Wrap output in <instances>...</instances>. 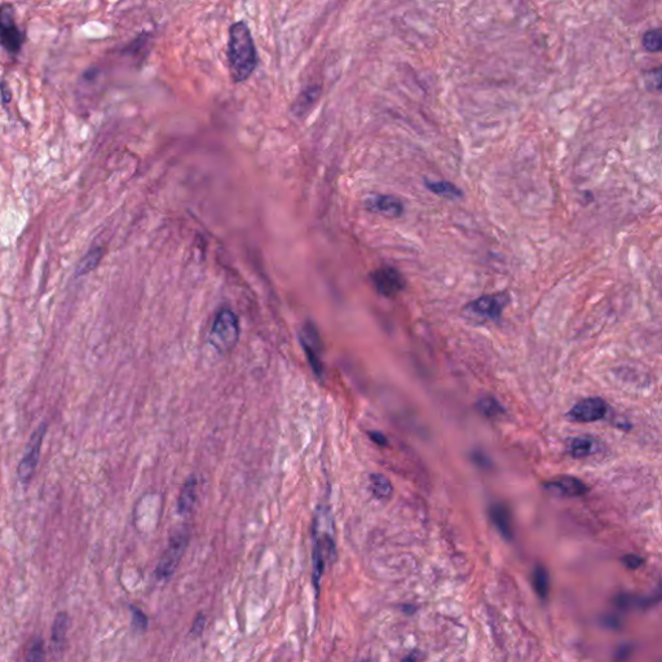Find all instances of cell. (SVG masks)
I'll return each instance as SVG.
<instances>
[{
	"instance_id": "6da1fadb",
	"label": "cell",
	"mask_w": 662,
	"mask_h": 662,
	"mask_svg": "<svg viewBox=\"0 0 662 662\" xmlns=\"http://www.w3.org/2000/svg\"><path fill=\"white\" fill-rule=\"evenodd\" d=\"M228 65L234 83L246 82L258 66V52L245 21L234 22L229 28Z\"/></svg>"
},
{
	"instance_id": "7a4b0ae2",
	"label": "cell",
	"mask_w": 662,
	"mask_h": 662,
	"mask_svg": "<svg viewBox=\"0 0 662 662\" xmlns=\"http://www.w3.org/2000/svg\"><path fill=\"white\" fill-rule=\"evenodd\" d=\"M239 339V322L234 312L222 310L216 315L210 331V343L220 353L232 351Z\"/></svg>"
},
{
	"instance_id": "3957f363",
	"label": "cell",
	"mask_w": 662,
	"mask_h": 662,
	"mask_svg": "<svg viewBox=\"0 0 662 662\" xmlns=\"http://www.w3.org/2000/svg\"><path fill=\"white\" fill-rule=\"evenodd\" d=\"M25 38V33L16 22L13 4L8 1L0 3V45L9 55L17 56L21 53Z\"/></svg>"
},
{
	"instance_id": "277c9868",
	"label": "cell",
	"mask_w": 662,
	"mask_h": 662,
	"mask_svg": "<svg viewBox=\"0 0 662 662\" xmlns=\"http://www.w3.org/2000/svg\"><path fill=\"white\" fill-rule=\"evenodd\" d=\"M188 541H189V534L184 531L178 533L171 538L170 546L166 550L165 555L162 556L157 570H156V575L159 581H167L175 573L183 555L185 553Z\"/></svg>"
},
{
	"instance_id": "5b68a950",
	"label": "cell",
	"mask_w": 662,
	"mask_h": 662,
	"mask_svg": "<svg viewBox=\"0 0 662 662\" xmlns=\"http://www.w3.org/2000/svg\"><path fill=\"white\" fill-rule=\"evenodd\" d=\"M45 431H47V425L43 423V425H39L38 430L31 435L25 455L20 462L18 467H17V476H18L20 482H23V484H28L36 474Z\"/></svg>"
},
{
	"instance_id": "8992f818",
	"label": "cell",
	"mask_w": 662,
	"mask_h": 662,
	"mask_svg": "<svg viewBox=\"0 0 662 662\" xmlns=\"http://www.w3.org/2000/svg\"><path fill=\"white\" fill-rule=\"evenodd\" d=\"M607 403L600 397H590L577 403L568 413L570 420L577 423H591L604 418Z\"/></svg>"
},
{
	"instance_id": "52a82bcc",
	"label": "cell",
	"mask_w": 662,
	"mask_h": 662,
	"mask_svg": "<svg viewBox=\"0 0 662 662\" xmlns=\"http://www.w3.org/2000/svg\"><path fill=\"white\" fill-rule=\"evenodd\" d=\"M375 288L381 295L396 296L405 286L403 274L392 266H381L371 274Z\"/></svg>"
},
{
	"instance_id": "ba28073f",
	"label": "cell",
	"mask_w": 662,
	"mask_h": 662,
	"mask_svg": "<svg viewBox=\"0 0 662 662\" xmlns=\"http://www.w3.org/2000/svg\"><path fill=\"white\" fill-rule=\"evenodd\" d=\"M507 298L504 295H485L468 304L467 310L485 320H496L502 315Z\"/></svg>"
},
{
	"instance_id": "9c48e42d",
	"label": "cell",
	"mask_w": 662,
	"mask_h": 662,
	"mask_svg": "<svg viewBox=\"0 0 662 662\" xmlns=\"http://www.w3.org/2000/svg\"><path fill=\"white\" fill-rule=\"evenodd\" d=\"M300 339H302L304 351L307 352L308 360H310V365L313 367L315 373L321 375V373H322V364L320 360L321 340H320V335L317 332L316 327L313 325H304L302 332H300Z\"/></svg>"
},
{
	"instance_id": "30bf717a",
	"label": "cell",
	"mask_w": 662,
	"mask_h": 662,
	"mask_svg": "<svg viewBox=\"0 0 662 662\" xmlns=\"http://www.w3.org/2000/svg\"><path fill=\"white\" fill-rule=\"evenodd\" d=\"M367 207L371 212L387 217H397L403 211V203L392 195H374L367 200Z\"/></svg>"
},
{
	"instance_id": "8fae6325",
	"label": "cell",
	"mask_w": 662,
	"mask_h": 662,
	"mask_svg": "<svg viewBox=\"0 0 662 662\" xmlns=\"http://www.w3.org/2000/svg\"><path fill=\"white\" fill-rule=\"evenodd\" d=\"M546 489L559 496H569V498L583 496L587 492L586 485L580 479H576L573 476H564V477L556 479L554 482H547Z\"/></svg>"
},
{
	"instance_id": "7c38bea8",
	"label": "cell",
	"mask_w": 662,
	"mask_h": 662,
	"mask_svg": "<svg viewBox=\"0 0 662 662\" xmlns=\"http://www.w3.org/2000/svg\"><path fill=\"white\" fill-rule=\"evenodd\" d=\"M490 519L506 540L514 538V521L509 507L506 504H496L490 507Z\"/></svg>"
},
{
	"instance_id": "4fadbf2b",
	"label": "cell",
	"mask_w": 662,
	"mask_h": 662,
	"mask_svg": "<svg viewBox=\"0 0 662 662\" xmlns=\"http://www.w3.org/2000/svg\"><path fill=\"white\" fill-rule=\"evenodd\" d=\"M321 94V87L310 86L307 87L299 97L296 99L294 105H293V113L296 116H303L308 110H310L315 104H316L318 97Z\"/></svg>"
},
{
	"instance_id": "5bb4252c",
	"label": "cell",
	"mask_w": 662,
	"mask_h": 662,
	"mask_svg": "<svg viewBox=\"0 0 662 662\" xmlns=\"http://www.w3.org/2000/svg\"><path fill=\"white\" fill-rule=\"evenodd\" d=\"M195 496H197V482H195V477H190L185 482V485L183 487L180 496H179L178 507H179V511L181 514H188V512L192 511V509L195 506Z\"/></svg>"
},
{
	"instance_id": "9a60e30c",
	"label": "cell",
	"mask_w": 662,
	"mask_h": 662,
	"mask_svg": "<svg viewBox=\"0 0 662 662\" xmlns=\"http://www.w3.org/2000/svg\"><path fill=\"white\" fill-rule=\"evenodd\" d=\"M370 490L378 499H386L392 494V484L386 476L374 474L370 476Z\"/></svg>"
},
{
	"instance_id": "2e32d148",
	"label": "cell",
	"mask_w": 662,
	"mask_h": 662,
	"mask_svg": "<svg viewBox=\"0 0 662 662\" xmlns=\"http://www.w3.org/2000/svg\"><path fill=\"white\" fill-rule=\"evenodd\" d=\"M533 583H534L537 594L542 599H546L548 592H550V576H548V572H547L545 567H542V565L536 567L534 573H533Z\"/></svg>"
},
{
	"instance_id": "e0dca14e",
	"label": "cell",
	"mask_w": 662,
	"mask_h": 662,
	"mask_svg": "<svg viewBox=\"0 0 662 662\" xmlns=\"http://www.w3.org/2000/svg\"><path fill=\"white\" fill-rule=\"evenodd\" d=\"M101 258H102V250L99 249V247H92V249L83 256V259L80 260L78 268H77V273H89V272L94 271V268L97 266V264L100 263Z\"/></svg>"
},
{
	"instance_id": "ac0fdd59",
	"label": "cell",
	"mask_w": 662,
	"mask_h": 662,
	"mask_svg": "<svg viewBox=\"0 0 662 662\" xmlns=\"http://www.w3.org/2000/svg\"><path fill=\"white\" fill-rule=\"evenodd\" d=\"M592 450V441L587 438H575L569 440L568 453L575 458L587 457Z\"/></svg>"
},
{
	"instance_id": "d6986e66",
	"label": "cell",
	"mask_w": 662,
	"mask_h": 662,
	"mask_svg": "<svg viewBox=\"0 0 662 662\" xmlns=\"http://www.w3.org/2000/svg\"><path fill=\"white\" fill-rule=\"evenodd\" d=\"M427 187L432 193L441 195V197H447V198H457L462 195L461 190L449 181H432V183H427Z\"/></svg>"
},
{
	"instance_id": "ffe728a7",
	"label": "cell",
	"mask_w": 662,
	"mask_h": 662,
	"mask_svg": "<svg viewBox=\"0 0 662 662\" xmlns=\"http://www.w3.org/2000/svg\"><path fill=\"white\" fill-rule=\"evenodd\" d=\"M69 626V617L66 613H58L52 625V641L61 643L65 639L66 631Z\"/></svg>"
},
{
	"instance_id": "44dd1931",
	"label": "cell",
	"mask_w": 662,
	"mask_h": 662,
	"mask_svg": "<svg viewBox=\"0 0 662 662\" xmlns=\"http://www.w3.org/2000/svg\"><path fill=\"white\" fill-rule=\"evenodd\" d=\"M477 408L487 417H496V416L504 413V408L501 406V403H498L496 398H493V397H484V398H482L477 403Z\"/></svg>"
},
{
	"instance_id": "7402d4cb",
	"label": "cell",
	"mask_w": 662,
	"mask_h": 662,
	"mask_svg": "<svg viewBox=\"0 0 662 662\" xmlns=\"http://www.w3.org/2000/svg\"><path fill=\"white\" fill-rule=\"evenodd\" d=\"M661 45L662 36L660 30H649L643 36V47L648 52L657 53L661 50Z\"/></svg>"
},
{
	"instance_id": "603a6c76",
	"label": "cell",
	"mask_w": 662,
	"mask_h": 662,
	"mask_svg": "<svg viewBox=\"0 0 662 662\" xmlns=\"http://www.w3.org/2000/svg\"><path fill=\"white\" fill-rule=\"evenodd\" d=\"M644 82H646V85H647L649 89L660 91V88H661V69H655V70L646 72Z\"/></svg>"
},
{
	"instance_id": "cb8c5ba5",
	"label": "cell",
	"mask_w": 662,
	"mask_h": 662,
	"mask_svg": "<svg viewBox=\"0 0 662 662\" xmlns=\"http://www.w3.org/2000/svg\"><path fill=\"white\" fill-rule=\"evenodd\" d=\"M44 646L42 639H36L30 647L26 660L28 661H42L44 660Z\"/></svg>"
},
{
	"instance_id": "d4e9b609",
	"label": "cell",
	"mask_w": 662,
	"mask_h": 662,
	"mask_svg": "<svg viewBox=\"0 0 662 662\" xmlns=\"http://www.w3.org/2000/svg\"><path fill=\"white\" fill-rule=\"evenodd\" d=\"M132 614H134V625L140 630H145L148 627V619L144 613L137 608H132Z\"/></svg>"
},
{
	"instance_id": "484cf974",
	"label": "cell",
	"mask_w": 662,
	"mask_h": 662,
	"mask_svg": "<svg viewBox=\"0 0 662 662\" xmlns=\"http://www.w3.org/2000/svg\"><path fill=\"white\" fill-rule=\"evenodd\" d=\"M624 563L629 569H636L641 567L643 564V558L638 556V555H627L624 559Z\"/></svg>"
},
{
	"instance_id": "4316f807",
	"label": "cell",
	"mask_w": 662,
	"mask_h": 662,
	"mask_svg": "<svg viewBox=\"0 0 662 662\" xmlns=\"http://www.w3.org/2000/svg\"><path fill=\"white\" fill-rule=\"evenodd\" d=\"M0 94H1V100L4 104H7L12 99V94H11V89H9V86L7 85V82L3 80L0 82Z\"/></svg>"
},
{
	"instance_id": "83f0119b",
	"label": "cell",
	"mask_w": 662,
	"mask_h": 662,
	"mask_svg": "<svg viewBox=\"0 0 662 662\" xmlns=\"http://www.w3.org/2000/svg\"><path fill=\"white\" fill-rule=\"evenodd\" d=\"M370 438L374 441L375 444L381 445V447H386L387 445V439L384 435H381V432H370Z\"/></svg>"
},
{
	"instance_id": "f1b7e54d",
	"label": "cell",
	"mask_w": 662,
	"mask_h": 662,
	"mask_svg": "<svg viewBox=\"0 0 662 662\" xmlns=\"http://www.w3.org/2000/svg\"><path fill=\"white\" fill-rule=\"evenodd\" d=\"M203 625H205V619H203V617H200V619H195V625H193V627H192V633L201 634L202 630H203Z\"/></svg>"
}]
</instances>
